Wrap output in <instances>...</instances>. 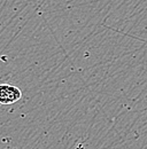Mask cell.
Wrapping results in <instances>:
<instances>
[{
	"label": "cell",
	"instance_id": "cell-1",
	"mask_svg": "<svg viewBox=\"0 0 147 149\" xmlns=\"http://www.w3.org/2000/svg\"><path fill=\"white\" fill-rule=\"evenodd\" d=\"M22 97V92L12 84L0 85V104H13Z\"/></svg>",
	"mask_w": 147,
	"mask_h": 149
}]
</instances>
